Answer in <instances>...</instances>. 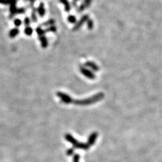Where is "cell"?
<instances>
[{
    "instance_id": "1",
    "label": "cell",
    "mask_w": 162,
    "mask_h": 162,
    "mask_svg": "<svg viewBox=\"0 0 162 162\" xmlns=\"http://www.w3.org/2000/svg\"><path fill=\"white\" fill-rule=\"evenodd\" d=\"M103 93H99L97 95H95L92 97H90L89 99H82V100H78V101H75L74 103L77 104V105H87L92 104L100 101L101 99L103 98Z\"/></svg>"
},
{
    "instance_id": "2",
    "label": "cell",
    "mask_w": 162,
    "mask_h": 162,
    "mask_svg": "<svg viewBox=\"0 0 162 162\" xmlns=\"http://www.w3.org/2000/svg\"><path fill=\"white\" fill-rule=\"evenodd\" d=\"M66 139L68 141H69L70 143H71L72 144L73 146L74 147H76V148L82 149L87 150V149H88L89 148V147H90L88 144H85L78 142V141L74 139L70 135H66Z\"/></svg>"
},
{
    "instance_id": "3",
    "label": "cell",
    "mask_w": 162,
    "mask_h": 162,
    "mask_svg": "<svg viewBox=\"0 0 162 162\" xmlns=\"http://www.w3.org/2000/svg\"><path fill=\"white\" fill-rule=\"evenodd\" d=\"M57 95L59 98L61 99V100H62V101L64 103L68 104V103H71L72 102V98H71L70 96L66 95V94L63 93H61V92H58L57 93Z\"/></svg>"
},
{
    "instance_id": "4",
    "label": "cell",
    "mask_w": 162,
    "mask_h": 162,
    "mask_svg": "<svg viewBox=\"0 0 162 162\" xmlns=\"http://www.w3.org/2000/svg\"><path fill=\"white\" fill-rule=\"evenodd\" d=\"M80 72H82L84 75L86 76V77L89 78L90 79H94L95 76V74H94L93 72H92L91 71L89 70H87V69L85 68H80Z\"/></svg>"
},
{
    "instance_id": "5",
    "label": "cell",
    "mask_w": 162,
    "mask_h": 162,
    "mask_svg": "<svg viewBox=\"0 0 162 162\" xmlns=\"http://www.w3.org/2000/svg\"><path fill=\"white\" fill-rule=\"evenodd\" d=\"M97 133H93V134H92L90 137H89V141H88V145H89V146H91V145H93L94 143H95V140L97 139Z\"/></svg>"
},
{
    "instance_id": "6",
    "label": "cell",
    "mask_w": 162,
    "mask_h": 162,
    "mask_svg": "<svg viewBox=\"0 0 162 162\" xmlns=\"http://www.w3.org/2000/svg\"><path fill=\"white\" fill-rule=\"evenodd\" d=\"M87 64V66L89 68H91L93 70L95 71H98L99 70V67L97 66V65H96L95 64H94L93 62H88Z\"/></svg>"
},
{
    "instance_id": "7",
    "label": "cell",
    "mask_w": 162,
    "mask_h": 162,
    "mask_svg": "<svg viewBox=\"0 0 162 162\" xmlns=\"http://www.w3.org/2000/svg\"><path fill=\"white\" fill-rule=\"evenodd\" d=\"M38 12H39V15L41 16H44L45 14V8H44V5L43 3H41L39 5V8H38Z\"/></svg>"
},
{
    "instance_id": "8",
    "label": "cell",
    "mask_w": 162,
    "mask_h": 162,
    "mask_svg": "<svg viewBox=\"0 0 162 162\" xmlns=\"http://www.w3.org/2000/svg\"><path fill=\"white\" fill-rule=\"evenodd\" d=\"M19 32V30L18 28H14V29H12L9 32V37H16L17 34H18Z\"/></svg>"
},
{
    "instance_id": "9",
    "label": "cell",
    "mask_w": 162,
    "mask_h": 162,
    "mask_svg": "<svg viewBox=\"0 0 162 162\" xmlns=\"http://www.w3.org/2000/svg\"><path fill=\"white\" fill-rule=\"evenodd\" d=\"M39 39L41 42V45L43 47H45L47 46V40L45 38V37H41Z\"/></svg>"
},
{
    "instance_id": "10",
    "label": "cell",
    "mask_w": 162,
    "mask_h": 162,
    "mask_svg": "<svg viewBox=\"0 0 162 162\" xmlns=\"http://www.w3.org/2000/svg\"><path fill=\"white\" fill-rule=\"evenodd\" d=\"M87 19H88V17H87V16H83V18H82V20H80L79 21V22H78V24H76V26H75L76 29H77V28H78L80 27V26L81 25V24H83L84 21H86V20H87Z\"/></svg>"
},
{
    "instance_id": "11",
    "label": "cell",
    "mask_w": 162,
    "mask_h": 162,
    "mask_svg": "<svg viewBox=\"0 0 162 162\" xmlns=\"http://www.w3.org/2000/svg\"><path fill=\"white\" fill-rule=\"evenodd\" d=\"M60 1L64 3V6H65V9H66L67 11H68L70 10V6L68 1L67 0H60Z\"/></svg>"
},
{
    "instance_id": "12",
    "label": "cell",
    "mask_w": 162,
    "mask_h": 162,
    "mask_svg": "<svg viewBox=\"0 0 162 162\" xmlns=\"http://www.w3.org/2000/svg\"><path fill=\"white\" fill-rule=\"evenodd\" d=\"M24 32H25L26 34H27V35H30V34L32 33V29L31 28L26 27V28L25 30H24Z\"/></svg>"
},
{
    "instance_id": "13",
    "label": "cell",
    "mask_w": 162,
    "mask_h": 162,
    "mask_svg": "<svg viewBox=\"0 0 162 162\" xmlns=\"http://www.w3.org/2000/svg\"><path fill=\"white\" fill-rule=\"evenodd\" d=\"M68 20L70 22L74 23L76 22V18L74 16H70L68 18Z\"/></svg>"
},
{
    "instance_id": "14",
    "label": "cell",
    "mask_w": 162,
    "mask_h": 162,
    "mask_svg": "<svg viewBox=\"0 0 162 162\" xmlns=\"http://www.w3.org/2000/svg\"><path fill=\"white\" fill-rule=\"evenodd\" d=\"M36 30H37V34H39V35H41V34H43L44 33V30L43 29H42L41 28H40V27L37 28Z\"/></svg>"
},
{
    "instance_id": "15",
    "label": "cell",
    "mask_w": 162,
    "mask_h": 162,
    "mask_svg": "<svg viewBox=\"0 0 162 162\" xmlns=\"http://www.w3.org/2000/svg\"><path fill=\"white\" fill-rule=\"evenodd\" d=\"M14 24H15V25L16 26H19L21 25V24H22V22H21L20 20H19V19H17L16 20L14 21Z\"/></svg>"
},
{
    "instance_id": "16",
    "label": "cell",
    "mask_w": 162,
    "mask_h": 162,
    "mask_svg": "<svg viewBox=\"0 0 162 162\" xmlns=\"http://www.w3.org/2000/svg\"><path fill=\"white\" fill-rule=\"evenodd\" d=\"M73 162H79V155H76L73 160Z\"/></svg>"
},
{
    "instance_id": "17",
    "label": "cell",
    "mask_w": 162,
    "mask_h": 162,
    "mask_svg": "<svg viewBox=\"0 0 162 162\" xmlns=\"http://www.w3.org/2000/svg\"><path fill=\"white\" fill-rule=\"evenodd\" d=\"M88 26H89V28L90 29H91L92 28H93V21L89 20V22H88Z\"/></svg>"
},
{
    "instance_id": "18",
    "label": "cell",
    "mask_w": 162,
    "mask_h": 162,
    "mask_svg": "<svg viewBox=\"0 0 162 162\" xmlns=\"http://www.w3.org/2000/svg\"><path fill=\"white\" fill-rule=\"evenodd\" d=\"M24 23H25L26 25H29L30 24V20L28 18H26L24 20Z\"/></svg>"
},
{
    "instance_id": "19",
    "label": "cell",
    "mask_w": 162,
    "mask_h": 162,
    "mask_svg": "<svg viewBox=\"0 0 162 162\" xmlns=\"http://www.w3.org/2000/svg\"><path fill=\"white\" fill-rule=\"evenodd\" d=\"M72 153H73V149H69V150H68L67 154L70 155H72Z\"/></svg>"
},
{
    "instance_id": "20",
    "label": "cell",
    "mask_w": 162,
    "mask_h": 162,
    "mask_svg": "<svg viewBox=\"0 0 162 162\" xmlns=\"http://www.w3.org/2000/svg\"><path fill=\"white\" fill-rule=\"evenodd\" d=\"M29 1H32V0H29ZM33 1H34V0H33Z\"/></svg>"
}]
</instances>
